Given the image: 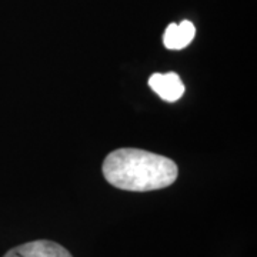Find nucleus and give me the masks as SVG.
<instances>
[{"instance_id": "1", "label": "nucleus", "mask_w": 257, "mask_h": 257, "mask_svg": "<svg viewBox=\"0 0 257 257\" xmlns=\"http://www.w3.org/2000/svg\"><path fill=\"white\" fill-rule=\"evenodd\" d=\"M101 172L114 187L126 192L165 189L177 179V166L169 157L142 149H117L104 159Z\"/></svg>"}, {"instance_id": "2", "label": "nucleus", "mask_w": 257, "mask_h": 257, "mask_svg": "<svg viewBox=\"0 0 257 257\" xmlns=\"http://www.w3.org/2000/svg\"><path fill=\"white\" fill-rule=\"evenodd\" d=\"M149 86L160 99L173 103L184 94V84L180 76L175 72L169 73H153L149 79Z\"/></svg>"}, {"instance_id": "3", "label": "nucleus", "mask_w": 257, "mask_h": 257, "mask_svg": "<svg viewBox=\"0 0 257 257\" xmlns=\"http://www.w3.org/2000/svg\"><path fill=\"white\" fill-rule=\"evenodd\" d=\"M3 257H73L63 246L50 240H35L16 246Z\"/></svg>"}, {"instance_id": "4", "label": "nucleus", "mask_w": 257, "mask_h": 257, "mask_svg": "<svg viewBox=\"0 0 257 257\" xmlns=\"http://www.w3.org/2000/svg\"><path fill=\"white\" fill-rule=\"evenodd\" d=\"M196 36V28L190 20L170 23L163 36V45L169 50H182L187 47Z\"/></svg>"}]
</instances>
